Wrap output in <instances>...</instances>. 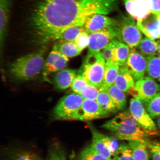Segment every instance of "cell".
<instances>
[{
	"instance_id": "6da1fadb",
	"label": "cell",
	"mask_w": 160,
	"mask_h": 160,
	"mask_svg": "<svg viewBox=\"0 0 160 160\" xmlns=\"http://www.w3.org/2000/svg\"><path fill=\"white\" fill-rule=\"evenodd\" d=\"M111 0H38L31 18L32 32L41 43L67 28L83 26L94 14L107 15Z\"/></svg>"
},
{
	"instance_id": "7a4b0ae2",
	"label": "cell",
	"mask_w": 160,
	"mask_h": 160,
	"mask_svg": "<svg viewBox=\"0 0 160 160\" xmlns=\"http://www.w3.org/2000/svg\"><path fill=\"white\" fill-rule=\"evenodd\" d=\"M46 51L43 47L12 62L8 68L10 77L18 82L35 79L43 71Z\"/></svg>"
},
{
	"instance_id": "3957f363",
	"label": "cell",
	"mask_w": 160,
	"mask_h": 160,
	"mask_svg": "<svg viewBox=\"0 0 160 160\" xmlns=\"http://www.w3.org/2000/svg\"><path fill=\"white\" fill-rule=\"evenodd\" d=\"M105 61L101 52L88 53L78 73L82 75L88 84L99 89L103 82Z\"/></svg>"
},
{
	"instance_id": "277c9868",
	"label": "cell",
	"mask_w": 160,
	"mask_h": 160,
	"mask_svg": "<svg viewBox=\"0 0 160 160\" xmlns=\"http://www.w3.org/2000/svg\"><path fill=\"white\" fill-rule=\"evenodd\" d=\"M113 134L119 140L128 141H146L147 137L154 134L141 126H135L118 123L109 120L101 126Z\"/></svg>"
},
{
	"instance_id": "5b68a950",
	"label": "cell",
	"mask_w": 160,
	"mask_h": 160,
	"mask_svg": "<svg viewBox=\"0 0 160 160\" xmlns=\"http://www.w3.org/2000/svg\"><path fill=\"white\" fill-rule=\"evenodd\" d=\"M84 99L78 93L65 95L57 103L53 110V116L57 120H75Z\"/></svg>"
},
{
	"instance_id": "8992f818",
	"label": "cell",
	"mask_w": 160,
	"mask_h": 160,
	"mask_svg": "<svg viewBox=\"0 0 160 160\" xmlns=\"http://www.w3.org/2000/svg\"><path fill=\"white\" fill-rule=\"evenodd\" d=\"M132 17H124L117 27V39L130 48H136L142 38V32Z\"/></svg>"
},
{
	"instance_id": "52a82bcc",
	"label": "cell",
	"mask_w": 160,
	"mask_h": 160,
	"mask_svg": "<svg viewBox=\"0 0 160 160\" xmlns=\"http://www.w3.org/2000/svg\"><path fill=\"white\" fill-rule=\"evenodd\" d=\"M160 92V85L152 78L145 77L136 82L128 93L134 98L144 102L152 99Z\"/></svg>"
},
{
	"instance_id": "ba28073f",
	"label": "cell",
	"mask_w": 160,
	"mask_h": 160,
	"mask_svg": "<svg viewBox=\"0 0 160 160\" xmlns=\"http://www.w3.org/2000/svg\"><path fill=\"white\" fill-rule=\"evenodd\" d=\"M118 27L90 34L88 53L92 54L101 52L111 42L117 39Z\"/></svg>"
},
{
	"instance_id": "9c48e42d",
	"label": "cell",
	"mask_w": 160,
	"mask_h": 160,
	"mask_svg": "<svg viewBox=\"0 0 160 160\" xmlns=\"http://www.w3.org/2000/svg\"><path fill=\"white\" fill-rule=\"evenodd\" d=\"M129 111L132 115L144 128L153 133H157V127L142 102L132 98L130 102Z\"/></svg>"
},
{
	"instance_id": "30bf717a",
	"label": "cell",
	"mask_w": 160,
	"mask_h": 160,
	"mask_svg": "<svg viewBox=\"0 0 160 160\" xmlns=\"http://www.w3.org/2000/svg\"><path fill=\"white\" fill-rule=\"evenodd\" d=\"M110 114L102 109L95 100L84 99L75 120L89 121L108 117Z\"/></svg>"
},
{
	"instance_id": "8fae6325",
	"label": "cell",
	"mask_w": 160,
	"mask_h": 160,
	"mask_svg": "<svg viewBox=\"0 0 160 160\" xmlns=\"http://www.w3.org/2000/svg\"><path fill=\"white\" fill-rule=\"evenodd\" d=\"M125 65L136 81H139L145 77L147 66V58L136 48H130L129 55Z\"/></svg>"
},
{
	"instance_id": "7c38bea8",
	"label": "cell",
	"mask_w": 160,
	"mask_h": 160,
	"mask_svg": "<svg viewBox=\"0 0 160 160\" xmlns=\"http://www.w3.org/2000/svg\"><path fill=\"white\" fill-rule=\"evenodd\" d=\"M126 10L138 22H141L152 13V0H124Z\"/></svg>"
},
{
	"instance_id": "4fadbf2b",
	"label": "cell",
	"mask_w": 160,
	"mask_h": 160,
	"mask_svg": "<svg viewBox=\"0 0 160 160\" xmlns=\"http://www.w3.org/2000/svg\"><path fill=\"white\" fill-rule=\"evenodd\" d=\"M119 22L116 20L101 14H94L86 20L84 27L90 34L110 28L118 27Z\"/></svg>"
},
{
	"instance_id": "5bb4252c",
	"label": "cell",
	"mask_w": 160,
	"mask_h": 160,
	"mask_svg": "<svg viewBox=\"0 0 160 160\" xmlns=\"http://www.w3.org/2000/svg\"><path fill=\"white\" fill-rule=\"evenodd\" d=\"M69 58L54 50H52L45 61L42 72L47 78L51 74L63 69L68 65Z\"/></svg>"
},
{
	"instance_id": "9a60e30c",
	"label": "cell",
	"mask_w": 160,
	"mask_h": 160,
	"mask_svg": "<svg viewBox=\"0 0 160 160\" xmlns=\"http://www.w3.org/2000/svg\"><path fill=\"white\" fill-rule=\"evenodd\" d=\"M137 23L146 37L155 40L160 39V15L151 13Z\"/></svg>"
},
{
	"instance_id": "2e32d148",
	"label": "cell",
	"mask_w": 160,
	"mask_h": 160,
	"mask_svg": "<svg viewBox=\"0 0 160 160\" xmlns=\"http://www.w3.org/2000/svg\"><path fill=\"white\" fill-rule=\"evenodd\" d=\"M78 72L75 70L63 69L57 72L53 79L56 88L63 91L71 87Z\"/></svg>"
},
{
	"instance_id": "e0dca14e",
	"label": "cell",
	"mask_w": 160,
	"mask_h": 160,
	"mask_svg": "<svg viewBox=\"0 0 160 160\" xmlns=\"http://www.w3.org/2000/svg\"><path fill=\"white\" fill-rule=\"evenodd\" d=\"M92 134V147L99 154L109 160H115V155L109 151L104 142L102 138V133L98 131L93 126H89Z\"/></svg>"
},
{
	"instance_id": "ac0fdd59",
	"label": "cell",
	"mask_w": 160,
	"mask_h": 160,
	"mask_svg": "<svg viewBox=\"0 0 160 160\" xmlns=\"http://www.w3.org/2000/svg\"><path fill=\"white\" fill-rule=\"evenodd\" d=\"M135 84L132 76L127 66L125 64L120 66L114 84L121 91L127 93Z\"/></svg>"
},
{
	"instance_id": "d6986e66",
	"label": "cell",
	"mask_w": 160,
	"mask_h": 160,
	"mask_svg": "<svg viewBox=\"0 0 160 160\" xmlns=\"http://www.w3.org/2000/svg\"><path fill=\"white\" fill-rule=\"evenodd\" d=\"M120 67L117 62H106L103 82L99 91H107L108 89L114 84Z\"/></svg>"
},
{
	"instance_id": "ffe728a7",
	"label": "cell",
	"mask_w": 160,
	"mask_h": 160,
	"mask_svg": "<svg viewBox=\"0 0 160 160\" xmlns=\"http://www.w3.org/2000/svg\"><path fill=\"white\" fill-rule=\"evenodd\" d=\"M84 26L67 28L52 35L48 42L53 41L73 42L81 32L85 31Z\"/></svg>"
},
{
	"instance_id": "44dd1931",
	"label": "cell",
	"mask_w": 160,
	"mask_h": 160,
	"mask_svg": "<svg viewBox=\"0 0 160 160\" xmlns=\"http://www.w3.org/2000/svg\"><path fill=\"white\" fill-rule=\"evenodd\" d=\"M53 50L59 52L68 58L77 57L81 52L73 42L57 41L53 45Z\"/></svg>"
},
{
	"instance_id": "7402d4cb",
	"label": "cell",
	"mask_w": 160,
	"mask_h": 160,
	"mask_svg": "<svg viewBox=\"0 0 160 160\" xmlns=\"http://www.w3.org/2000/svg\"><path fill=\"white\" fill-rule=\"evenodd\" d=\"M11 0H0V39L1 43L5 39L8 22Z\"/></svg>"
},
{
	"instance_id": "603a6c76",
	"label": "cell",
	"mask_w": 160,
	"mask_h": 160,
	"mask_svg": "<svg viewBox=\"0 0 160 160\" xmlns=\"http://www.w3.org/2000/svg\"><path fill=\"white\" fill-rule=\"evenodd\" d=\"M158 41H156L155 40L146 37L142 39L136 48L140 53L147 58L158 53Z\"/></svg>"
},
{
	"instance_id": "cb8c5ba5",
	"label": "cell",
	"mask_w": 160,
	"mask_h": 160,
	"mask_svg": "<svg viewBox=\"0 0 160 160\" xmlns=\"http://www.w3.org/2000/svg\"><path fill=\"white\" fill-rule=\"evenodd\" d=\"M148 141H128L135 160H149Z\"/></svg>"
},
{
	"instance_id": "d4e9b609",
	"label": "cell",
	"mask_w": 160,
	"mask_h": 160,
	"mask_svg": "<svg viewBox=\"0 0 160 160\" xmlns=\"http://www.w3.org/2000/svg\"><path fill=\"white\" fill-rule=\"evenodd\" d=\"M117 110L123 111L127 108V100L124 92L117 87L114 84L107 90Z\"/></svg>"
},
{
	"instance_id": "484cf974",
	"label": "cell",
	"mask_w": 160,
	"mask_h": 160,
	"mask_svg": "<svg viewBox=\"0 0 160 160\" xmlns=\"http://www.w3.org/2000/svg\"><path fill=\"white\" fill-rule=\"evenodd\" d=\"M147 66L146 72L148 77L153 79L158 78L160 75V57L158 53L146 58Z\"/></svg>"
},
{
	"instance_id": "4316f807",
	"label": "cell",
	"mask_w": 160,
	"mask_h": 160,
	"mask_svg": "<svg viewBox=\"0 0 160 160\" xmlns=\"http://www.w3.org/2000/svg\"><path fill=\"white\" fill-rule=\"evenodd\" d=\"M96 101L100 107L108 113L110 114L117 112L118 110L107 91H99Z\"/></svg>"
},
{
	"instance_id": "83f0119b",
	"label": "cell",
	"mask_w": 160,
	"mask_h": 160,
	"mask_svg": "<svg viewBox=\"0 0 160 160\" xmlns=\"http://www.w3.org/2000/svg\"><path fill=\"white\" fill-rule=\"evenodd\" d=\"M142 103L152 118L157 117L160 115V92L152 99Z\"/></svg>"
},
{
	"instance_id": "f1b7e54d",
	"label": "cell",
	"mask_w": 160,
	"mask_h": 160,
	"mask_svg": "<svg viewBox=\"0 0 160 160\" xmlns=\"http://www.w3.org/2000/svg\"><path fill=\"white\" fill-rule=\"evenodd\" d=\"M111 120L118 123L127 125L141 126L134 118L129 110L119 113Z\"/></svg>"
},
{
	"instance_id": "f546056e",
	"label": "cell",
	"mask_w": 160,
	"mask_h": 160,
	"mask_svg": "<svg viewBox=\"0 0 160 160\" xmlns=\"http://www.w3.org/2000/svg\"><path fill=\"white\" fill-rule=\"evenodd\" d=\"M130 48L124 43L118 41L116 50L117 62L120 66L125 64L129 55Z\"/></svg>"
},
{
	"instance_id": "4dcf8cb0",
	"label": "cell",
	"mask_w": 160,
	"mask_h": 160,
	"mask_svg": "<svg viewBox=\"0 0 160 160\" xmlns=\"http://www.w3.org/2000/svg\"><path fill=\"white\" fill-rule=\"evenodd\" d=\"M79 160H109L97 152L91 145L82 151L79 157Z\"/></svg>"
},
{
	"instance_id": "1f68e13d",
	"label": "cell",
	"mask_w": 160,
	"mask_h": 160,
	"mask_svg": "<svg viewBox=\"0 0 160 160\" xmlns=\"http://www.w3.org/2000/svg\"><path fill=\"white\" fill-rule=\"evenodd\" d=\"M118 41L117 39L113 40L101 52L106 62H117L116 50Z\"/></svg>"
},
{
	"instance_id": "d6a6232c",
	"label": "cell",
	"mask_w": 160,
	"mask_h": 160,
	"mask_svg": "<svg viewBox=\"0 0 160 160\" xmlns=\"http://www.w3.org/2000/svg\"><path fill=\"white\" fill-rule=\"evenodd\" d=\"M115 160H135L128 144L120 146L115 153Z\"/></svg>"
},
{
	"instance_id": "836d02e7",
	"label": "cell",
	"mask_w": 160,
	"mask_h": 160,
	"mask_svg": "<svg viewBox=\"0 0 160 160\" xmlns=\"http://www.w3.org/2000/svg\"><path fill=\"white\" fill-rule=\"evenodd\" d=\"M99 92V89L93 86L87 84L82 88L79 94L84 99L95 100Z\"/></svg>"
},
{
	"instance_id": "e575fe53",
	"label": "cell",
	"mask_w": 160,
	"mask_h": 160,
	"mask_svg": "<svg viewBox=\"0 0 160 160\" xmlns=\"http://www.w3.org/2000/svg\"><path fill=\"white\" fill-rule=\"evenodd\" d=\"M102 138L104 142L109 149L110 152L115 155L117 150L122 144H120L118 139L114 137H110L102 133Z\"/></svg>"
},
{
	"instance_id": "d590c367",
	"label": "cell",
	"mask_w": 160,
	"mask_h": 160,
	"mask_svg": "<svg viewBox=\"0 0 160 160\" xmlns=\"http://www.w3.org/2000/svg\"><path fill=\"white\" fill-rule=\"evenodd\" d=\"M89 34L85 30L80 32L73 41L81 52L89 45Z\"/></svg>"
},
{
	"instance_id": "8d00e7d4",
	"label": "cell",
	"mask_w": 160,
	"mask_h": 160,
	"mask_svg": "<svg viewBox=\"0 0 160 160\" xmlns=\"http://www.w3.org/2000/svg\"><path fill=\"white\" fill-rule=\"evenodd\" d=\"M13 160H43L40 156L33 152L23 151L18 152Z\"/></svg>"
},
{
	"instance_id": "74e56055",
	"label": "cell",
	"mask_w": 160,
	"mask_h": 160,
	"mask_svg": "<svg viewBox=\"0 0 160 160\" xmlns=\"http://www.w3.org/2000/svg\"><path fill=\"white\" fill-rule=\"evenodd\" d=\"M49 160H67L65 152L61 146H53L50 151Z\"/></svg>"
},
{
	"instance_id": "f35d334b",
	"label": "cell",
	"mask_w": 160,
	"mask_h": 160,
	"mask_svg": "<svg viewBox=\"0 0 160 160\" xmlns=\"http://www.w3.org/2000/svg\"><path fill=\"white\" fill-rule=\"evenodd\" d=\"M88 84L82 75L78 73L71 86L72 91L79 94L82 88Z\"/></svg>"
},
{
	"instance_id": "ab89813d",
	"label": "cell",
	"mask_w": 160,
	"mask_h": 160,
	"mask_svg": "<svg viewBox=\"0 0 160 160\" xmlns=\"http://www.w3.org/2000/svg\"><path fill=\"white\" fill-rule=\"evenodd\" d=\"M148 149L152 160H160V143L147 142Z\"/></svg>"
},
{
	"instance_id": "60d3db41",
	"label": "cell",
	"mask_w": 160,
	"mask_h": 160,
	"mask_svg": "<svg viewBox=\"0 0 160 160\" xmlns=\"http://www.w3.org/2000/svg\"><path fill=\"white\" fill-rule=\"evenodd\" d=\"M152 13L160 15V0H152Z\"/></svg>"
},
{
	"instance_id": "b9f144b4",
	"label": "cell",
	"mask_w": 160,
	"mask_h": 160,
	"mask_svg": "<svg viewBox=\"0 0 160 160\" xmlns=\"http://www.w3.org/2000/svg\"><path fill=\"white\" fill-rule=\"evenodd\" d=\"M158 54L160 57V40L158 41Z\"/></svg>"
},
{
	"instance_id": "7bdbcfd3",
	"label": "cell",
	"mask_w": 160,
	"mask_h": 160,
	"mask_svg": "<svg viewBox=\"0 0 160 160\" xmlns=\"http://www.w3.org/2000/svg\"><path fill=\"white\" fill-rule=\"evenodd\" d=\"M157 118V122L158 125V126L159 128H160V115H159V116H158V117Z\"/></svg>"
},
{
	"instance_id": "ee69618b",
	"label": "cell",
	"mask_w": 160,
	"mask_h": 160,
	"mask_svg": "<svg viewBox=\"0 0 160 160\" xmlns=\"http://www.w3.org/2000/svg\"><path fill=\"white\" fill-rule=\"evenodd\" d=\"M158 81L160 82V75L159 77L158 78Z\"/></svg>"
}]
</instances>
